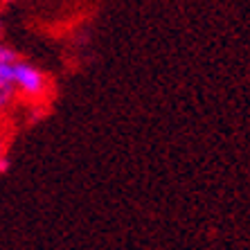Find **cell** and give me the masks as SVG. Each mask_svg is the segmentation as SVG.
<instances>
[{
	"label": "cell",
	"instance_id": "obj_1",
	"mask_svg": "<svg viewBox=\"0 0 250 250\" xmlns=\"http://www.w3.org/2000/svg\"><path fill=\"white\" fill-rule=\"evenodd\" d=\"M14 83H16L23 93L29 97H39L45 90V77L34 68V65L25 63V61H14Z\"/></svg>",
	"mask_w": 250,
	"mask_h": 250
},
{
	"label": "cell",
	"instance_id": "obj_2",
	"mask_svg": "<svg viewBox=\"0 0 250 250\" xmlns=\"http://www.w3.org/2000/svg\"><path fill=\"white\" fill-rule=\"evenodd\" d=\"M0 83L14 86V63H9V61H0Z\"/></svg>",
	"mask_w": 250,
	"mask_h": 250
},
{
	"label": "cell",
	"instance_id": "obj_3",
	"mask_svg": "<svg viewBox=\"0 0 250 250\" xmlns=\"http://www.w3.org/2000/svg\"><path fill=\"white\" fill-rule=\"evenodd\" d=\"M0 61H9V63H14V61H18V54L14 52L12 47H7L0 43Z\"/></svg>",
	"mask_w": 250,
	"mask_h": 250
},
{
	"label": "cell",
	"instance_id": "obj_4",
	"mask_svg": "<svg viewBox=\"0 0 250 250\" xmlns=\"http://www.w3.org/2000/svg\"><path fill=\"white\" fill-rule=\"evenodd\" d=\"M9 99H12V86H0V111L9 104Z\"/></svg>",
	"mask_w": 250,
	"mask_h": 250
},
{
	"label": "cell",
	"instance_id": "obj_5",
	"mask_svg": "<svg viewBox=\"0 0 250 250\" xmlns=\"http://www.w3.org/2000/svg\"><path fill=\"white\" fill-rule=\"evenodd\" d=\"M5 169H7V160L2 156V145H0V171H5Z\"/></svg>",
	"mask_w": 250,
	"mask_h": 250
},
{
	"label": "cell",
	"instance_id": "obj_6",
	"mask_svg": "<svg viewBox=\"0 0 250 250\" xmlns=\"http://www.w3.org/2000/svg\"><path fill=\"white\" fill-rule=\"evenodd\" d=\"M0 36H2V23H0Z\"/></svg>",
	"mask_w": 250,
	"mask_h": 250
}]
</instances>
